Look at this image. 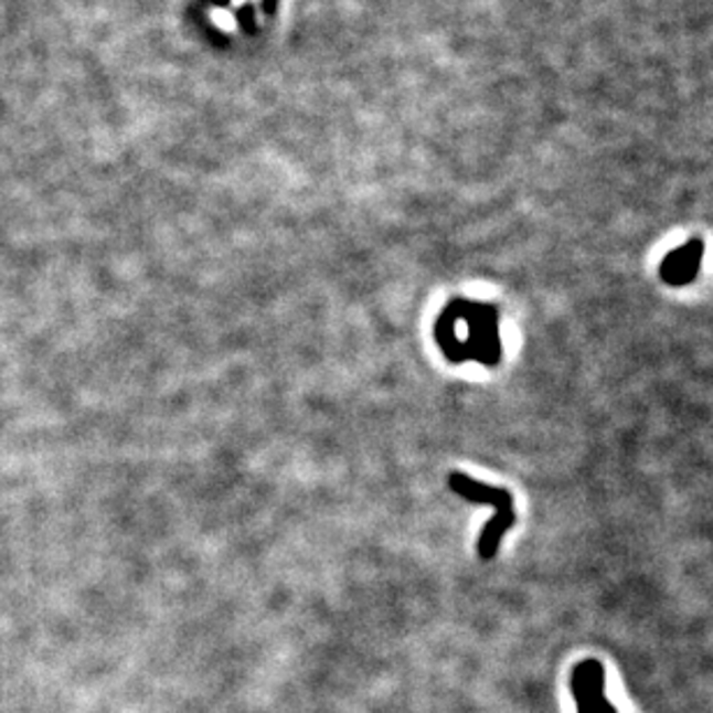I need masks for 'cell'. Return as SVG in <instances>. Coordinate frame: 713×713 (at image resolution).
<instances>
[{
	"instance_id": "obj_3",
	"label": "cell",
	"mask_w": 713,
	"mask_h": 713,
	"mask_svg": "<svg viewBox=\"0 0 713 713\" xmlns=\"http://www.w3.org/2000/svg\"><path fill=\"white\" fill-rule=\"evenodd\" d=\"M702 257H704V242L702 240L685 242L662 257V263L658 267V276L662 283L672 285V288H683V285H691L698 278Z\"/></svg>"
},
{
	"instance_id": "obj_4",
	"label": "cell",
	"mask_w": 713,
	"mask_h": 713,
	"mask_svg": "<svg viewBox=\"0 0 713 713\" xmlns=\"http://www.w3.org/2000/svg\"><path fill=\"white\" fill-rule=\"evenodd\" d=\"M573 691L582 706V713H614L607 704L605 691V670L596 660H586L573 674Z\"/></svg>"
},
{
	"instance_id": "obj_2",
	"label": "cell",
	"mask_w": 713,
	"mask_h": 713,
	"mask_svg": "<svg viewBox=\"0 0 713 713\" xmlns=\"http://www.w3.org/2000/svg\"><path fill=\"white\" fill-rule=\"evenodd\" d=\"M457 316L468 327V339L459 345L455 360L451 362H482L487 366H496L503 356V345L498 339V311L493 306L480 301H464L455 299Z\"/></svg>"
},
{
	"instance_id": "obj_1",
	"label": "cell",
	"mask_w": 713,
	"mask_h": 713,
	"mask_svg": "<svg viewBox=\"0 0 713 713\" xmlns=\"http://www.w3.org/2000/svg\"><path fill=\"white\" fill-rule=\"evenodd\" d=\"M447 485L457 496L466 498V501L487 503L496 510L493 519L482 529L480 540H478L480 558H485V561L493 558L498 546H501V540L506 538V533L514 526V521H517L512 493L503 487H491V485H482L478 480H472V478H468L466 472H449Z\"/></svg>"
}]
</instances>
